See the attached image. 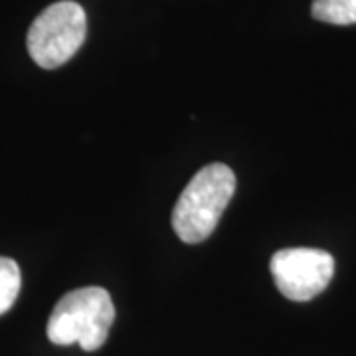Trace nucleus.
<instances>
[{"label":"nucleus","instance_id":"1","mask_svg":"<svg viewBox=\"0 0 356 356\" xmlns=\"http://www.w3.org/2000/svg\"><path fill=\"white\" fill-rule=\"evenodd\" d=\"M236 192L232 168L214 163L200 168L186 184L172 210V228L184 243L204 242L214 229Z\"/></svg>","mask_w":356,"mask_h":356},{"label":"nucleus","instance_id":"2","mask_svg":"<svg viewBox=\"0 0 356 356\" xmlns=\"http://www.w3.org/2000/svg\"><path fill=\"white\" fill-rule=\"evenodd\" d=\"M115 321L111 295L103 287H81L64 295L51 311L48 339L58 346L77 343L86 353L102 348Z\"/></svg>","mask_w":356,"mask_h":356},{"label":"nucleus","instance_id":"3","mask_svg":"<svg viewBox=\"0 0 356 356\" xmlns=\"http://www.w3.org/2000/svg\"><path fill=\"white\" fill-rule=\"evenodd\" d=\"M88 36L86 10L74 0L48 6L28 30L30 58L44 70H56L70 62Z\"/></svg>","mask_w":356,"mask_h":356},{"label":"nucleus","instance_id":"4","mask_svg":"<svg viewBox=\"0 0 356 356\" xmlns=\"http://www.w3.org/2000/svg\"><path fill=\"white\" fill-rule=\"evenodd\" d=\"M269 269L281 295L303 303L327 289L334 273V259L323 250L287 248L273 254Z\"/></svg>","mask_w":356,"mask_h":356},{"label":"nucleus","instance_id":"5","mask_svg":"<svg viewBox=\"0 0 356 356\" xmlns=\"http://www.w3.org/2000/svg\"><path fill=\"white\" fill-rule=\"evenodd\" d=\"M313 18L334 26L356 24V0H315Z\"/></svg>","mask_w":356,"mask_h":356},{"label":"nucleus","instance_id":"6","mask_svg":"<svg viewBox=\"0 0 356 356\" xmlns=\"http://www.w3.org/2000/svg\"><path fill=\"white\" fill-rule=\"evenodd\" d=\"M22 285L20 267L10 257H0V315L14 305Z\"/></svg>","mask_w":356,"mask_h":356}]
</instances>
